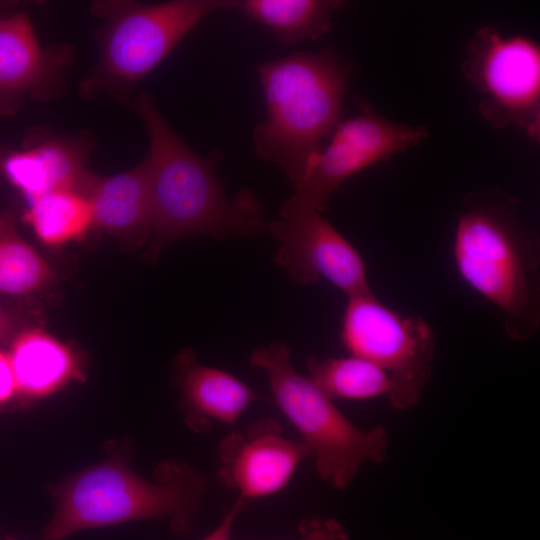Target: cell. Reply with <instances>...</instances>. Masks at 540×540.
Returning <instances> with one entry per match:
<instances>
[{"mask_svg":"<svg viewBox=\"0 0 540 540\" xmlns=\"http://www.w3.org/2000/svg\"><path fill=\"white\" fill-rule=\"evenodd\" d=\"M132 107L149 137L145 161L153 216L152 255L188 237H254L268 230L262 205L251 189L242 188L231 199L225 194L214 170L222 156L218 149L207 156L196 154L149 93H139Z\"/></svg>","mask_w":540,"mask_h":540,"instance_id":"cell-1","label":"cell"},{"mask_svg":"<svg viewBox=\"0 0 540 540\" xmlns=\"http://www.w3.org/2000/svg\"><path fill=\"white\" fill-rule=\"evenodd\" d=\"M453 257L462 280L496 306L515 342L540 328V241L517 198L497 187L469 193L458 215Z\"/></svg>","mask_w":540,"mask_h":540,"instance_id":"cell-2","label":"cell"},{"mask_svg":"<svg viewBox=\"0 0 540 540\" xmlns=\"http://www.w3.org/2000/svg\"><path fill=\"white\" fill-rule=\"evenodd\" d=\"M266 118L253 130L254 152L279 165L293 185L339 123L350 69L332 49L295 52L256 66Z\"/></svg>","mask_w":540,"mask_h":540,"instance_id":"cell-3","label":"cell"},{"mask_svg":"<svg viewBox=\"0 0 540 540\" xmlns=\"http://www.w3.org/2000/svg\"><path fill=\"white\" fill-rule=\"evenodd\" d=\"M155 482L109 460L86 469L63 488L42 540L137 520L168 519L174 532L192 528L207 482L189 466L166 462Z\"/></svg>","mask_w":540,"mask_h":540,"instance_id":"cell-4","label":"cell"},{"mask_svg":"<svg viewBox=\"0 0 540 540\" xmlns=\"http://www.w3.org/2000/svg\"><path fill=\"white\" fill-rule=\"evenodd\" d=\"M235 4L236 0L94 2L91 13L104 24L98 36L99 59L81 82V95L130 94L205 16L235 9Z\"/></svg>","mask_w":540,"mask_h":540,"instance_id":"cell-5","label":"cell"},{"mask_svg":"<svg viewBox=\"0 0 540 540\" xmlns=\"http://www.w3.org/2000/svg\"><path fill=\"white\" fill-rule=\"evenodd\" d=\"M291 350L282 342L257 347L252 367L261 369L274 399L315 458L318 475L337 489L347 488L364 462H383L389 437L384 426L363 430L352 424L309 377L291 365Z\"/></svg>","mask_w":540,"mask_h":540,"instance_id":"cell-6","label":"cell"},{"mask_svg":"<svg viewBox=\"0 0 540 540\" xmlns=\"http://www.w3.org/2000/svg\"><path fill=\"white\" fill-rule=\"evenodd\" d=\"M341 340L351 355L382 368L393 385L388 396L398 410L415 407L432 374L435 335L421 316H402L372 291L347 297Z\"/></svg>","mask_w":540,"mask_h":540,"instance_id":"cell-7","label":"cell"},{"mask_svg":"<svg viewBox=\"0 0 540 540\" xmlns=\"http://www.w3.org/2000/svg\"><path fill=\"white\" fill-rule=\"evenodd\" d=\"M465 77L479 95L478 110L495 129L515 127L540 140V47L531 37L480 27L465 47Z\"/></svg>","mask_w":540,"mask_h":540,"instance_id":"cell-8","label":"cell"},{"mask_svg":"<svg viewBox=\"0 0 540 540\" xmlns=\"http://www.w3.org/2000/svg\"><path fill=\"white\" fill-rule=\"evenodd\" d=\"M360 112L339 121L329 142L309 163L294 185L291 201L323 211L332 194L351 177L425 140L424 125L394 122L358 100Z\"/></svg>","mask_w":540,"mask_h":540,"instance_id":"cell-9","label":"cell"},{"mask_svg":"<svg viewBox=\"0 0 540 540\" xmlns=\"http://www.w3.org/2000/svg\"><path fill=\"white\" fill-rule=\"evenodd\" d=\"M268 231L279 243L274 260L293 282L323 278L346 297L371 291L361 255L319 211L288 199Z\"/></svg>","mask_w":540,"mask_h":540,"instance_id":"cell-10","label":"cell"},{"mask_svg":"<svg viewBox=\"0 0 540 540\" xmlns=\"http://www.w3.org/2000/svg\"><path fill=\"white\" fill-rule=\"evenodd\" d=\"M219 457V481L250 502L279 492L301 461L312 456L301 441L284 437L280 425L267 418L251 424L245 433L227 435Z\"/></svg>","mask_w":540,"mask_h":540,"instance_id":"cell-11","label":"cell"},{"mask_svg":"<svg viewBox=\"0 0 540 540\" xmlns=\"http://www.w3.org/2000/svg\"><path fill=\"white\" fill-rule=\"evenodd\" d=\"M73 59L69 45L42 47L25 12L0 17V113H12L25 96H59Z\"/></svg>","mask_w":540,"mask_h":540,"instance_id":"cell-12","label":"cell"},{"mask_svg":"<svg viewBox=\"0 0 540 540\" xmlns=\"http://www.w3.org/2000/svg\"><path fill=\"white\" fill-rule=\"evenodd\" d=\"M90 143L85 137L41 133L20 150L7 153L0 169L27 203L49 192L80 189L89 174Z\"/></svg>","mask_w":540,"mask_h":540,"instance_id":"cell-13","label":"cell"},{"mask_svg":"<svg viewBox=\"0 0 540 540\" xmlns=\"http://www.w3.org/2000/svg\"><path fill=\"white\" fill-rule=\"evenodd\" d=\"M80 193L93 212V226L133 244L152 234L153 216L147 164L103 177L89 172Z\"/></svg>","mask_w":540,"mask_h":540,"instance_id":"cell-14","label":"cell"},{"mask_svg":"<svg viewBox=\"0 0 540 540\" xmlns=\"http://www.w3.org/2000/svg\"><path fill=\"white\" fill-rule=\"evenodd\" d=\"M179 385L190 425L197 431L213 420L234 424L256 399L244 382L223 370L199 364L191 353L180 358Z\"/></svg>","mask_w":540,"mask_h":540,"instance_id":"cell-15","label":"cell"},{"mask_svg":"<svg viewBox=\"0 0 540 540\" xmlns=\"http://www.w3.org/2000/svg\"><path fill=\"white\" fill-rule=\"evenodd\" d=\"M8 356L16 392L28 397L51 394L79 375L72 351L39 329H27L14 336Z\"/></svg>","mask_w":540,"mask_h":540,"instance_id":"cell-16","label":"cell"},{"mask_svg":"<svg viewBox=\"0 0 540 540\" xmlns=\"http://www.w3.org/2000/svg\"><path fill=\"white\" fill-rule=\"evenodd\" d=\"M342 5L337 0H238L235 9L267 27L278 42L293 45L325 35Z\"/></svg>","mask_w":540,"mask_h":540,"instance_id":"cell-17","label":"cell"},{"mask_svg":"<svg viewBox=\"0 0 540 540\" xmlns=\"http://www.w3.org/2000/svg\"><path fill=\"white\" fill-rule=\"evenodd\" d=\"M309 378L329 398L366 400L392 393L388 374L364 358H307Z\"/></svg>","mask_w":540,"mask_h":540,"instance_id":"cell-18","label":"cell"},{"mask_svg":"<svg viewBox=\"0 0 540 540\" xmlns=\"http://www.w3.org/2000/svg\"><path fill=\"white\" fill-rule=\"evenodd\" d=\"M24 220L41 242L57 246L83 237L93 226V212L82 193L57 190L29 202Z\"/></svg>","mask_w":540,"mask_h":540,"instance_id":"cell-19","label":"cell"},{"mask_svg":"<svg viewBox=\"0 0 540 540\" xmlns=\"http://www.w3.org/2000/svg\"><path fill=\"white\" fill-rule=\"evenodd\" d=\"M54 272L17 230L16 211L0 212V292L24 295L47 286Z\"/></svg>","mask_w":540,"mask_h":540,"instance_id":"cell-20","label":"cell"},{"mask_svg":"<svg viewBox=\"0 0 540 540\" xmlns=\"http://www.w3.org/2000/svg\"><path fill=\"white\" fill-rule=\"evenodd\" d=\"M299 540H348L346 528L331 518L311 517L298 526Z\"/></svg>","mask_w":540,"mask_h":540,"instance_id":"cell-21","label":"cell"},{"mask_svg":"<svg viewBox=\"0 0 540 540\" xmlns=\"http://www.w3.org/2000/svg\"><path fill=\"white\" fill-rule=\"evenodd\" d=\"M249 503V501L238 497L236 501L224 511L223 518L218 526L202 540H231L235 520L246 509Z\"/></svg>","mask_w":540,"mask_h":540,"instance_id":"cell-22","label":"cell"},{"mask_svg":"<svg viewBox=\"0 0 540 540\" xmlns=\"http://www.w3.org/2000/svg\"><path fill=\"white\" fill-rule=\"evenodd\" d=\"M16 392L14 371L8 354L0 351V403L8 401Z\"/></svg>","mask_w":540,"mask_h":540,"instance_id":"cell-23","label":"cell"},{"mask_svg":"<svg viewBox=\"0 0 540 540\" xmlns=\"http://www.w3.org/2000/svg\"><path fill=\"white\" fill-rule=\"evenodd\" d=\"M17 319L0 307V342L10 339L18 330Z\"/></svg>","mask_w":540,"mask_h":540,"instance_id":"cell-24","label":"cell"}]
</instances>
